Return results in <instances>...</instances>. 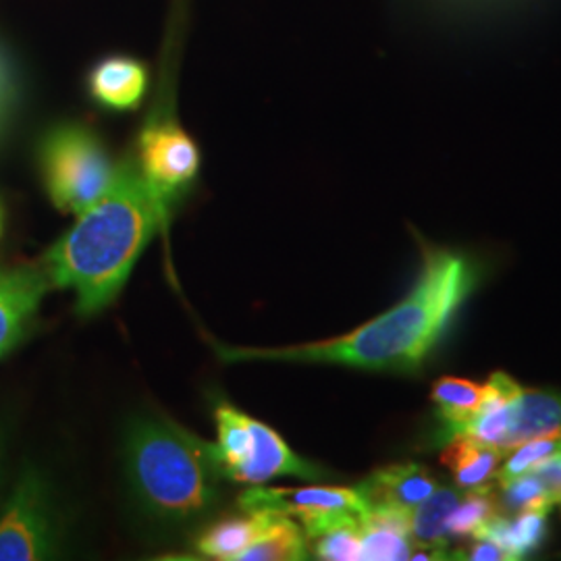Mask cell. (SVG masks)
<instances>
[{
    "mask_svg": "<svg viewBox=\"0 0 561 561\" xmlns=\"http://www.w3.org/2000/svg\"><path fill=\"white\" fill-rule=\"evenodd\" d=\"M268 518V510H259L215 522L198 537L196 549L208 560L240 561L241 553L261 539Z\"/></svg>",
    "mask_w": 561,
    "mask_h": 561,
    "instance_id": "14",
    "label": "cell"
},
{
    "mask_svg": "<svg viewBox=\"0 0 561 561\" xmlns=\"http://www.w3.org/2000/svg\"><path fill=\"white\" fill-rule=\"evenodd\" d=\"M439 484L421 463H393L375 470L358 484L368 510H401L412 512L419 503L435 493Z\"/></svg>",
    "mask_w": 561,
    "mask_h": 561,
    "instance_id": "10",
    "label": "cell"
},
{
    "mask_svg": "<svg viewBox=\"0 0 561 561\" xmlns=\"http://www.w3.org/2000/svg\"><path fill=\"white\" fill-rule=\"evenodd\" d=\"M50 287L44 264L0 268V358L23 340Z\"/></svg>",
    "mask_w": 561,
    "mask_h": 561,
    "instance_id": "8",
    "label": "cell"
},
{
    "mask_svg": "<svg viewBox=\"0 0 561 561\" xmlns=\"http://www.w3.org/2000/svg\"><path fill=\"white\" fill-rule=\"evenodd\" d=\"M57 551L55 514L46 482L25 470L0 514V561L46 560Z\"/></svg>",
    "mask_w": 561,
    "mask_h": 561,
    "instance_id": "6",
    "label": "cell"
},
{
    "mask_svg": "<svg viewBox=\"0 0 561 561\" xmlns=\"http://www.w3.org/2000/svg\"><path fill=\"white\" fill-rule=\"evenodd\" d=\"M461 497L463 489L460 486H437L433 495L412 507L410 533L416 542V549L433 551L439 556V560H449L445 542V522L460 505Z\"/></svg>",
    "mask_w": 561,
    "mask_h": 561,
    "instance_id": "15",
    "label": "cell"
},
{
    "mask_svg": "<svg viewBox=\"0 0 561 561\" xmlns=\"http://www.w3.org/2000/svg\"><path fill=\"white\" fill-rule=\"evenodd\" d=\"M306 558L308 547L300 524L287 514L271 512L261 539L241 553L240 561H298Z\"/></svg>",
    "mask_w": 561,
    "mask_h": 561,
    "instance_id": "17",
    "label": "cell"
},
{
    "mask_svg": "<svg viewBox=\"0 0 561 561\" xmlns=\"http://www.w3.org/2000/svg\"><path fill=\"white\" fill-rule=\"evenodd\" d=\"M482 398H484V385L460 379V377H443L433 385L431 400L439 410V419L445 422L447 439L460 433L468 421L474 416Z\"/></svg>",
    "mask_w": 561,
    "mask_h": 561,
    "instance_id": "18",
    "label": "cell"
},
{
    "mask_svg": "<svg viewBox=\"0 0 561 561\" xmlns=\"http://www.w3.org/2000/svg\"><path fill=\"white\" fill-rule=\"evenodd\" d=\"M503 456L505 454L497 447H486L466 435H456L445 445L442 461L454 472L458 486L468 491L491 484Z\"/></svg>",
    "mask_w": 561,
    "mask_h": 561,
    "instance_id": "16",
    "label": "cell"
},
{
    "mask_svg": "<svg viewBox=\"0 0 561 561\" xmlns=\"http://www.w3.org/2000/svg\"><path fill=\"white\" fill-rule=\"evenodd\" d=\"M41 167L53 204L76 217L101 201L117 173L102 141L80 125H59L44 136Z\"/></svg>",
    "mask_w": 561,
    "mask_h": 561,
    "instance_id": "4",
    "label": "cell"
},
{
    "mask_svg": "<svg viewBox=\"0 0 561 561\" xmlns=\"http://www.w3.org/2000/svg\"><path fill=\"white\" fill-rule=\"evenodd\" d=\"M362 561L412 560L416 542L410 533V512L368 510L360 522Z\"/></svg>",
    "mask_w": 561,
    "mask_h": 561,
    "instance_id": "13",
    "label": "cell"
},
{
    "mask_svg": "<svg viewBox=\"0 0 561 561\" xmlns=\"http://www.w3.org/2000/svg\"><path fill=\"white\" fill-rule=\"evenodd\" d=\"M129 491L150 520L183 526L208 516L221 497V466L213 443L175 422L141 416L125 435Z\"/></svg>",
    "mask_w": 561,
    "mask_h": 561,
    "instance_id": "3",
    "label": "cell"
},
{
    "mask_svg": "<svg viewBox=\"0 0 561 561\" xmlns=\"http://www.w3.org/2000/svg\"><path fill=\"white\" fill-rule=\"evenodd\" d=\"M503 505L512 512H524L533 507L551 510L556 503L545 491L541 481L535 477V472H528L503 484Z\"/></svg>",
    "mask_w": 561,
    "mask_h": 561,
    "instance_id": "22",
    "label": "cell"
},
{
    "mask_svg": "<svg viewBox=\"0 0 561 561\" xmlns=\"http://www.w3.org/2000/svg\"><path fill=\"white\" fill-rule=\"evenodd\" d=\"M141 178L167 210L201 171V150L175 117L157 111L138 138Z\"/></svg>",
    "mask_w": 561,
    "mask_h": 561,
    "instance_id": "5",
    "label": "cell"
},
{
    "mask_svg": "<svg viewBox=\"0 0 561 561\" xmlns=\"http://www.w3.org/2000/svg\"><path fill=\"white\" fill-rule=\"evenodd\" d=\"M0 233H2V206H0Z\"/></svg>",
    "mask_w": 561,
    "mask_h": 561,
    "instance_id": "26",
    "label": "cell"
},
{
    "mask_svg": "<svg viewBox=\"0 0 561 561\" xmlns=\"http://www.w3.org/2000/svg\"><path fill=\"white\" fill-rule=\"evenodd\" d=\"M324 474L327 472L321 466L294 454L277 431H273L264 422L252 419V445L245 460L241 461L240 468L231 474V481L256 486L279 477L319 481Z\"/></svg>",
    "mask_w": 561,
    "mask_h": 561,
    "instance_id": "9",
    "label": "cell"
},
{
    "mask_svg": "<svg viewBox=\"0 0 561 561\" xmlns=\"http://www.w3.org/2000/svg\"><path fill=\"white\" fill-rule=\"evenodd\" d=\"M360 522L340 524L314 537L317 558L327 561L362 560Z\"/></svg>",
    "mask_w": 561,
    "mask_h": 561,
    "instance_id": "21",
    "label": "cell"
},
{
    "mask_svg": "<svg viewBox=\"0 0 561 561\" xmlns=\"http://www.w3.org/2000/svg\"><path fill=\"white\" fill-rule=\"evenodd\" d=\"M560 461H561V456H560Z\"/></svg>",
    "mask_w": 561,
    "mask_h": 561,
    "instance_id": "27",
    "label": "cell"
},
{
    "mask_svg": "<svg viewBox=\"0 0 561 561\" xmlns=\"http://www.w3.org/2000/svg\"><path fill=\"white\" fill-rule=\"evenodd\" d=\"M561 435V396L539 389H524L510 401L507 431L502 451H514L524 443L539 437Z\"/></svg>",
    "mask_w": 561,
    "mask_h": 561,
    "instance_id": "11",
    "label": "cell"
},
{
    "mask_svg": "<svg viewBox=\"0 0 561 561\" xmlns=\"http://www.w3.org/2000/svg\"><path fill=\"white\" fill-rule=\"evenodd\" d=\"M169 219L134 159L117 167L113 185L78 215L76 225L44 256L53 287L71 289L83 317L96 314L119 296L134 264Z\"/></svg>",
    "mask_w": 561,
    "mask_h": 561,
    "instance_id": "2",
    "label": "cell"
},
{
    "mask_svg": "<svg viewBox=\"0 0 561 561\" xmlns=\"http://www.w3.org/2000/svg\"><path fill=\"white\" fill-rule=\"evenodd\" d=\"M2 458H4V435L0 433V468H2Z\"/></svg>",
    "mask_w": 561,
    "mask_h": 561,
    "instance_id": "25",
    "label": "cell"
},
{
    "mask_svg": "<svg viewBox=\"0 0 561 561\" xmlns=\"http://www.w3.org/2000/svg\"><path fill=\"white\" fill-rule=\"evenodd\" d=\"M516 454L505 461L502 470H497L495 481L500 484H507L514 479H518L522 474H528L533 470H537L542 463H547L553 458L561 456V435L556 437H539L533 442L524 443L520 447L514 449Z\"/></svg>",
    "mask_w": 561,
    "mask_h": 561,
    "instance_id": "20",
    "label": "cell"
},
{
    "mask_svg": "<svg viewBox=\"0 0 561 561\" xmlns=\"http://www.w3.org/2000/svg\"><path fill=\"white\" fill-rule=\"evenodd\" d=\"M241 512L271 510L287 514L300 520L306 539H314L324 530L360 522L366 514V503L362 500L358 486H306V489H268L256 484L240 497Z\"/></svg>",
    "mask_w": 561,
    "mask_h": 561,
    "instance_id": "7",
    "label": "cell"
},
{
    "mask_svg": "<svg viewBox=\"0 0 561 561\" xmlns=\"http://www.w3.org/2000/svg\"><path fill=\"white\" fill-rule=\"evenodd\" d=\"M468 556H463L461 560L472 561H512L514 558L503 549L500 542L491 541V539H474V545L466 551Z\"/></svg>",
    "mask_w": 561,
    "mask_h": 561,
    "instance_id": "24",
    "label": "cell"
},
{
    "mask_svg": "<svg viewBox=\"0 0 561 561\" xmlns=\"http://www.w3.org/2000/svg\"><path fill=\"white\" fill-rule=\"evenodd\" d=\"M474 283V268L461 254L431 248L424 254L421 277L410 296L347 335L289 347L219 345L217 352L227 362H310L362 370L414 373Z\"/></svg>",
    "mask_w": 561,
    "mask_h": 561,
    "instance_id": "1",
    "label": "cell"
},
{
    "mask_svg": "<svg viewBox=\"0 0 561 561\" xmlns=\"http://www.w3.org/2000/svg\"><path fill=\"white\" fill-rule=\"evenodd\" d=\"M90 96L104 108L134 111L148 90V69L131 57H106L88 76Z\"/></svg>",
    "mask_w": 561,
    "mask_h": 561,
    "instance_id": "12",
    "label": "cell"
},
{
    "mask_svg": "<svg viewBox=\"0 0 561 561\" xmlns=\"http://www.w3.org/2000/svg\"><path fill=\"white\" fill-rule=\"evenodd\" d=\"M535 477L541 481L545 491L549 493V497L553 500V503L561 505V461L560 458H553V460L547 461L539 466L537 470H533Z\"/></svg>",
    "mask_w": 561,
    "mask_h": 561,
    "instance_id": "23",
    "label": "cell"
},
{
    "mask_svg": "<svg viewBox=\"0 0 561 561\" xmlns=\"http://www.w3.org/2000/svg\"><path fill=\"white\" fill-rule=\"evenodd\" d=\"M500 514V503L493 493V484L468 489L460 505L451 512L445 522V537H470L474 539L482 526Z\"/></svg>",
    "mask_w": 561,
    "mask_h": 561,
    "instance_id": "19",
    "label": "cell"
}]
</instances>
